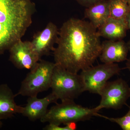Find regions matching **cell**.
Instances as JSON below:
<instances>
[{"label":"cell","instance_id":"obj_16","mask_svg":"<svg viewBox=\"0 0 130 130\" xmlns=\"http://www.w3.org/2000/svg\"><path fill=\"white\" fill-rule=\"evenodd\" d=\"M97 116L106 119L111 122L116 123L123 130H130V107L129 110L124 116L120 118H109L98 113Z\"/></svg>","mask_w":130,"mask_h":130},{"label":"cell","instance_id":"obj_19","mask_svg":"<svg viewBox=\"0 0 130 130\" xmlns=\"http://www.w3.org/2000/svg\"><path fill=\"white\" fill-rule=\"evenodd\" d=\"M125 20L126 24H127L128 29H130V11L127 14Z\"/></svg>","mask_w":130,"mask_h":130},{"label":"cell","instance_id":"obj_22","mask_svg":"<svg viewBox=\"0 0 130 130\" xmlns=\"http://www.w3.org/2000/svg\"><path fill=\"white\" fill-rule=\"evenodd\" d=\"M3 125V123L2 120H0V129L2 128Z\"/></svg>","mask_w":130,"mask_h":130},{"label":"cell","instance_id":"obj_1","mask_svg":"<svg viewBox=\"0 0 130 130\" xmlns=\"http://www.w3.org/2000/svg\"><path fill=\"white\" fill-rule=\"evenodd\" d=\"M56 44L54 63L75 73L92 66L102 49L97 29L89 22L74 18L61 26Z\"/></svg>","mask_w":130,"mask_h":130},{"label":"cell","instance_id":"obj_18","mask_svg":"<svg viewBox=\"0 0 130 130\" xmlns=\"http://www.w3.org/2000/svg\"><path fill=\"white\" fill-rule=\"evenodd\" d=\"M83 6L88 7L102 0H74Z\"/></svg>","mask_w":130,"mask_h":130},{"label":"cell","instance_id":"obj_13","mask_svg":"<svg viewBox=\"0 0 130 130\" xmlns=\"http://www.w3.org/2000/svg\"><path fill=\"white\" fill-rule=\"evenodd\" d=\"M128 30L125 20L109 17L97 31L100 37L108 40H118L125 36Z\"/></svg>","mask_w":130,"mask_h":130},{"label":"cell","instance_id":"obj_7","mask_svg":"<svg viewBox=\"0 0 130 130\" xmlns=\"http://www.w3.org/2000/svg\"><path fill=\"white\" fill-rule=\"evenodd\" d=\"M100 95L101 102L95 107L98 111L103 108L120 109L130 97V88L125 80L119 78L107 82Z\"/></svg>","mask_w":130,"mask_h":130},{"label":"cell","instance_id":"obj_24","mask_svg":"<svg viewBox=\"0 0 130 130\" xmlns=\"http://www.w3.org/2000/svg\"><path fill=\"white\" fill-rule=\"evenodd\" d=\"M125 1H126L127 2H128L129 0H125Z\"/></svg>","mask_w":130,"mask_h":130},{"label":"cell","instance_id":"obj_5","mask_svg":"<svg viewBox=\"0 0 130 130\" xmlns=\"http://www.w3.org/2000/svg\"><path fill=\"white\" fill-rule=\"evenodd\" d=\"M52 92L61 102L74 101L85 91L80 75L55 66L51 85Z\"/></svg>","mask_w":130,"mask_h":130},{"label":"cell","instance_id":"obj_15","mask_svg":"<svg viewBox=\"0 0 130 130\" xmlns=\"http://www.w3.org/2000/svg\"><path fill=\"white\" fill-rule=\"evenodd\" d=\"M109 9L110 17L117 19L125 20L130 11L125 0H109Z\"/></svg>","mask_w":130,"mask_h":130},{"label":"cell","instance_id":"obj_17","mask_svg":"<svg viewBox=\"0 0 130 130\" xmlns=\"http://www.w3.org/2000/svg\"><path fill=\"white\" fill-rule=\"evenodd\" d=\"M64 127H61L59 125L49 123L43 129L44 130H74L77 128L76 124V123H67L64 125Z\"/></svg>","mask_w":130,"mask_h":130},{"label":"cell","instance_id":"obj_8","mask_svg":"<svg viewBox=\"0 0 130 130\" xmlns=\"http://www.w3.org/2000/svg\"><path fill=\"white\" fill-rule=\"evenodd\" d=\"M9 50V60L18 69L30 70L41 59L29 41L19 40Z\"/></svg>","mask_w":130,"mask_h":130},{"label":"cell","instance_id":"obj_20","mask_svg":"<svg viewBox=\"0 0 130 130\" xmlns=\"http://www.w3.org/2000/svg\"><path fill=\"white\" fill-rule=\"evenodd\" d=\"M126 68L130 71V58L127 60V62L126 63Z\"/></svg>","mask_w":130,"mask_h":130},{"label":"cell","instance_id":"obj_11","mask_svg":"<svg viewBox=\"0 0 130 130\" xmlns=\"http://www.w3.org/2000/svg\"><path fill=\"white\" fill-rule=\"evenodd\" d=\"M129 51L127 44L121 40L105 41L102 43L99 58L103 63H114L126 60Z\"/></svg>","mask_w":130,"mask_h":130},{"label":"cell","instance_id":"obj_23","mask_svg":"<svg viewBox=\"0 0 130 130\" xmlns=\"http://www.w3.org/2000/svg\"><path fill=\"white\" fill-rule=\"evenodd\" d=\"M128 6H129V7L130 9V0H129L128 2Z\"/></svg>","mask_w":130,"mask_h":130},{"label":"cell","instance_id":"obj_9","mask_svg":"<svg viewBox=\"0 0 130 130\" xmlns=\"http://www.w3.org/2000/svg\"><path fill=\"white\" fill-rule=\"evenodd\" d=\"M59 30L55 24L50 22L42 30L36 33L31 42L34 50L40 58L53 51L56 44Z\"/></svg>","mask_w":130,"mask_h":130},{"label":"cell","instance_id":"obj_21","mask_svg":"<svg viewBox=\"0 0 130 130\" xmlns=\"http://www.w3.org/2000/svg\"><path fill=\"white\" fill-rule=\"evenodd\" d=\"M127 46H128V50L130 52V40L128 42V43H127Z\"/></svg>","mask_w":130,"mask_h":130},{"label":"cell","instance_id":"obj_4","mask_svg":"<svg viewBox=\"0 0 130 130\" xmlns=\"http://www.w3.org/2000/svg\"><path fill=\"white\" fill-rule=\"evenodd\" d=\"M55 66L54 63L40 60L22 81L18 92L15 94L16 96H37L38 93L50 88Z\"/></svg>","mask_w":130,"mask_h":130},{"label":"cell","instance_id":"obj_2","mask_svg":"<svg viewBox=\"0 0 130 130\" xmlns=\"http://www.w3.org/2000/svg\"><path fill=\"white\" fill-rule=\"evenodd\" d=\"M36 11L31 0H0V54L21 39Z\"/></svg>","mask_w":130,"mask_h":130},{"label":"cell","instance_id":"obj_14","mask_svg":"<svg viewBox=\"0 0 130 130\" xmlns=\"http://www.w3.org/2000/svg\"><path fill=\"white\" fill-rule=\"evenodd\" d=\"M85 15L95 28L99 29L110 17L109 0H102L86 8Z\"/></svg>","mask_w":130,"mask_h":130},{"label":"cell","instance_id":"obj_3","mask_svg":"<svg viewBox=\"0 0 130 130\" xmlns=\"http://www.w3.org/2000/svg\"><path fill=\"white\" fill-rule=\"evenodd\" d=\"M99 111L95 108H89L77 105L74 101L63 102L48 109L40 120L42 123H48L60 125L67 123H76L90 119L97 116Z\"/></svg>","mask_w":130,"mask_h":130},{"label":"cell","instance_id":"obj_10","mask_svg":"<svg viewBox=\"0 0 130 130\" xmlns=\"http://www.w3.org/2000/svg\"><path fill=\"white\" fill-rule=\"evenodd\" d=\"M37 96H30L27 100L25 107H23L21 114L28 118L31 121L41 120L47 113L48 107L51 103H57L58 99L51 93L41 99Z\"/></svg>","mask_w":130,"mask_h":130},{"label":"cell","instance_id":"obj_6","mask_svg":"<svg viewBox=\"0 0 130 130\" xmlns=\"http://www.w3.org/2000/svg\"><path fill=\"white\" fill-rule=\"evenodd\" d=\"M121 69L118 64L103 63L81 71L79 74L85 91L100 95L111 78L119 74Z\"/></svg>","mask_w":130,"mask_h":130},{"label":"cell","instance_id":"obj_12","mask_svg":"<svg viewBox=\"0 0 130 130\" xmlns=\"http://www.w3.org/2000/svg\"><path fill=\"white\" fill-rule=\"evenodd\" d=\"M16 95L6 84L0 85V120L11 118L21 114L23 107L16 104Z\"/></svg>","mask_w":130,"mask_h":130}]
</instances>
